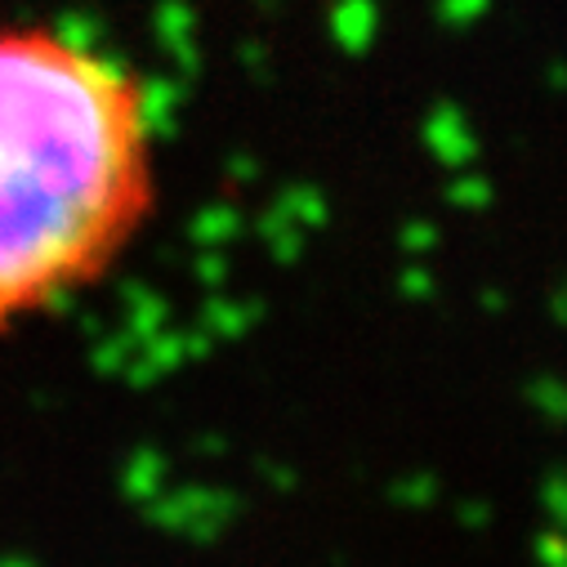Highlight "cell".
I'll return each mask as SVG.
<instances>
[{"label": "cell", "instance_id": "cell-1", "mask_svg": "<svg viewBox=\"0 0 567 567\" xmlns=\"http://www.w3.org/2000/svg\"><path fill=\"white\" fill-rule=\"evenodd\" d=\"M153 206L148 85L59 28L0 23V331L94 287Z\"/></svg>", "mask_w": 567, "mask_h": 567}]
</instances>
